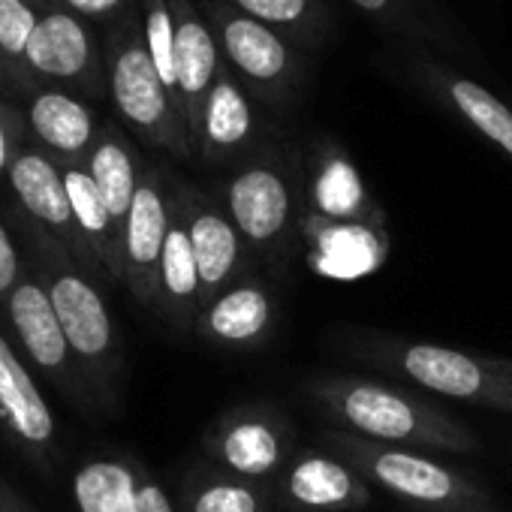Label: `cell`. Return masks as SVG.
<instances>
[{"mask_svg":"<svg viewBox=\"0 0 512 512\" xmlns=\"http://www.w3.org/2000/svg\"><path fill=\"white\" fill-rule=\"evenodd\" d=\"M4 217L10 220L22 244L31 275L52 299V308L64 326V335L94 395L97 410L115 413L121 407L124 350L106 296L97 287V278H91L64 244H58L49 232L28 220L16 205H7Z\"/></svg>","mask_w":512,"mask_h":512,"instance_id":"6da1fadb","label":"cell"},{"mask_svg":"<svg viewBox=\"0 0 512 512\" xmlns=\"http://www.w3.org/2000/svg\"><path fill=\"white\" fill-rule=\"evenodd\" d=\"M308 401L338 431L407 449H434L470 455L479 449L473 428L425 401L413 389L368 377L326 374L305 383Z\"/></svg>","mask_w":512,"mask_h":512,"instance_id":"7a4b0ae2","label":"cell"},{"mask_svg":"<svg viewBox=\"0 0 512 512\" xmlns=\"http://www.w3.org/2000/svg\"><path fill=\"white\" fill-rule=\"evenodd\" d=\"M220 202L244 235L256 263L272 275H287L302 244L305 163L275 139H263L250 157L229 169Z\"/></svg>","mask_w":512,"mask_h":512,"instance_id":"3957f363","label":"cell"},{"mask_svg":"<svg viewBox=\"0 0 512 512\" xmlns=\"http://www.w3.org/2000/svg\"><path fill=\"white\" fill-rule=\"evenodd\" d=\"M320 437L323 446L353 464L368 485L422 512H491V494L482 482L419 449L374 443L338 428H326Z\"/></svg>","mask_w":512,"mask_h":512,"instance_id":"277c9868","label":"cell"},{"mask_svg":"<svg viewBox=\"0 0 512 512\" xmlns=\"http://www.w3.org/2000/svg\"><path fill=\"white\" fill-rule=\"evenodd\" d=\"M103 52H106V88L118 118L148 148L166 151L175 160H196L181 109L166 91L148 55L139 7L130 10L115 25H109L103 37Z\"/></svg>","mask_w":512,"mask_h":512,"instance_id":"5b68a950","label":"cell"},{"mask_svg":"<svg viewBox=\"0 0 512 512\" xmlns=\"http://www.w3.org/2000/svg\"><path fill=\"white\" fill-rule=\"evenodd\" d=\"M196 4L217 37L223 64L247 94L269 109H293L311 76L308 52L238 13L226 0H196Z\"/></svg>","mask_w":512,"mask_h":512,"instance_id":"8992f818","label":"cell"},{"mask_svg":"<svg viewBox=\"0 0 512 512\" xmlns=\"http://www.w3.org/2000/svg\"><path fill=\"white\" fill-rule=\"evenodd\" d=\"M350 353L431 395L491 407L512 416V398L494 374V359L392 335H362L350 341Z\"/></svg>","mask_w":512,"mask_h":512,"instance_id":"52a82bcc","label":"cell"},{"mask_svg":"<svg viewBox=\"0 0 512 512\" xmlns=\"http://www.w3.org/2000/svg\"><path fill=\"white\" fill-rule=\"evenodd\" d=\"M4 320L16 338L19 353L25 356V362L46 377V383H52L76 410L91 413L97 410L94 395L76 365V356L70 350V341L64 335V326L52 308L49 293L43 290V284L31 275L19 281V287L13 290V296L4 305Z\"/></svg>","mask_w":512,"mask_h":512,"instance_id":"ba28073f","label":"cell"},{"mask_svg":"<svg viewBox=\"0 0 512 512\" xmlns=\"http://www.w3.org/2000/svg\"><path fill=\"white\" fill-rule=\"evenodd\" d=\"M28 73L37 88H67L91 100L109 94L103 40L94 34L91 22L70 13L58 0L40 16L28 46Z\"/></svg>","mask_w":512,"mask_h":512,"instance_id":"9c48e42d","label":"cell"},{"mask_svg":"<svg viewBox=\"0 0 512 512\" xmlns=\"http://www.w3.org/2000/svg\"><path fill=\"white\" fill-rule=\"evenodd\" d=\"M205 455L214 467L241 479H278L293 455V428L284 413L269 404H244L226 410L205 431Z\"/></svg>","mask_w":512,"mask_h":512,"instance_id":"30bf717a","label":"cell"},{"mask_svg":"<svg viewBox=\"0 0 512 512\" xmlns=\"http://www.w3.org/2000/svg\"><path fill=\"white\" fill-rule=\"evenodd\" d=\"M0 437L34 470L55 473L61 464V431L34 368L0 332Z\"/></svg>","mask_w":512,"mask_h":512,"instance_id":"8fae6325","label":"cell"},{"mask_svg":"<svg viewBox=\"0 0 512 512\" xmlns=\"http://www.w3.org/2000/svg\"><path fill=\"white\" fill-rule=\"evenodd\" d=\"M175 190L184 205L196 272H199V299L205 308L211 299H217L241 278L260 272L256 269L260 263H256L244 235L238 232L229 211L223 208L220 196L184 181L181 175H175Z\"/></svg>","mask_w":512,"mask_h":512,"instance_id":"7c38bea8","label":"cell"},{"mask_svg":"<svg viewBox=\"0 0 512 512\" xmlns=\"http://www.w3.org/2000/svg\"><path fill=\"white\" fill-rule=\"evenodd\" d=\"M7 187L13 193V205L28 220H34L43 232H49L58 244H64L73 253V260L91 278L112 284L109 272L97 260V253L88 247L85 235L79 232V223L73 217V205L67 196V184H64V166L55 157H49L34 142H28L10 169Z\"/></svg>","mask_w":512,"mask_h":512,"instance_id":"4fadbf2b","label":"cell"},{"mask_svg":"<svg viewBox=\"0 0 512 512\" xmlns=\"http://www.w3.org/2000/svg\"><path fill=\"white\" fill-rule=\"evenodd\" d=\"M398 52L407 76L419 85V91H425L434 103L449 109L458 121H464L473 133H479L512 160V109L494 91L458 73L431 49L398 43Z\"/></svg>","mask_w":512,"mask_h":512,"instance_id":"5bb4252c","label":"cell"},{"mask_svg":"<svg viewBox=\"0 0 512 512\" xmlns=\"http://www.w3.org/2000/svg\"><path fill=\"white\" fill-rule=\"evenodd\" d=\"M169 175L172 169L145 163L124 226V287L154 314L160 305V260L172 220Z\"/></svg>","mask_w":512,"mask_h":512,"instance_id":"9a60e30c","label":"cell"},{"mask_svg":"<svg viewBox=\"0 0 512 512\" xmlns=\"http://www.w3.org/2000/svg\"><path fill=\"white\" fill-rule=\"evenodd\" d=\"M76 512H175L166 485L127 452L85 458L70 479Z\"/></svg>","mask_w":512,"mask_h":512,"instance_id":"2e32d148","label":"cell"},{"mask_svg":"<svg viewBox=\"0 0 512 512\" xmlns=\"http://www.w3.org/2000/svg\"><path fill=\"white\" fill-rule=\"evenodd\" d=\"M278 320V290L260 272H253L199 311L193 335L208 347L244 353L266 347L278 329Z\"/></svg>","mask_w":512,"mask_h":512,"instance_id":"e0dca14e","label":"cell"},{"mask_svg":"<svg viewBox=\"0 0 512 512\" xmlns=\"http://www.w3.org/2000/svg\"><path fill=\"white\" fill-rule=\"evenodd\" d=\"M253 103L256 100L247 94V88L223 64L199 121V136L193 148L199 163L211 169H232L263 145L266 133L260 130Z\"/></svg>","mask_w":512,"mask_h":512,"instance_id":"ac0fdd59","label":"cell"},{"mask_svg":"<svg viewBox=\"0 0 512 512\" xmlns=\"http://www.w3.org/2000/svg\"><path fill=\"white\" fill-rule=\"evenodd\" d=\"M275 494L305 512H359L371 503L365 476L329 449L299 452L275 479Z\"/></svg>","mask_w":512,"mask_h":512,"instance_id":"d6986e66","label":"cell"},{"mask_svg":"<svg viewBox=\"0 0 512 512\" xmlns=\"http://www.w3.org/2000/svg\"><path fill=\"white\" fill-rule=\"evenodd\" d=\"M305 217L332 223H386L380 205L371 199L365 178L347 157V151L323 139L314 145L305 163Z\"/></svg>","mask_w":512,"mask_h":512,"instance_id":"ffe728a7","label":"cell"},{"mask_svg":"<svg viewBox=\"0 0 512 512\" xmlns=\"http://www.w3.org/2000/svg\"><path fill=\"white\" fill-rule=\"evenodd\" d=\"M175 19V76H178V109L196 148L199 121L205 100L220 76L223 58L211 25L205 22L196 0H169ZM196 157V154H193Z\"/></svg>","mask_w":512,"mask_h":512,"instance_id":"44dd1931","label":"cell"},{"mask_svg":"<svg viewBox=\"0 0 512 512\" xmlns=\"http://www.w3.org/2000/svg\"><path fill=\"white\" fill-rule=\"evenodd\" d=\"M22 112L31 142L61 166L85 163L103 127L85 97L52 85L34 88L22 100Z\"/></svg>","mask_w":512,"mask_h":512,"instance_id":"7402d4cb","label":"cell"},{"mask_svg":"<svg viewBox=\"0 0 512 512\" xmlns=\"http://www.w3.org/2000/svg\"><path fill=\"white\" fill-rule=\"evenodd\" d=\"M302 244L311 269L338 281L371 275L389 256L386 223H332L302 214Z\"/></svg>","mask_w":512,"mask_h":512,"instance_id":"603a6c76","label":"cell"},{"mask_svg":"<svg viewBox=\"0 0 512 512\" xmlns=\"http://www.w3.org/2000/svg\"><path fill=\"white\" fill-rule=\"evenodd\" d=\"M169 190H172V220H169V235L160 260V305L157 314L181 335L193 332L196 317L202 311L199 299V272H196V256H193V241L184 217V205L175 190V172L169 175Z\"/></svg>","mask_w":512,"mask_h":512,"instance_id":"cb8c5ba5","label":"cell"},{"mask_svg":"<svg viewBox=\"0 0 512 512\" xmlns=\"http://www.w3.org/2000/svg\"><path fill=\"white\" fill-rule=\"evenodd\" d=\"M353 10L368 16L386 37L404 46H422L431 52H464L467 43L446 13L428 0H347Z\"/></svg>","mask_w":512,"mask_h":512,"instance_id":"d4e9b609","label":"cell"},{"mask_svg":"<svg viewBox=\"0 0 512 512\" xmlns=\"http://www.w3.org/2000/svg\"><path fill=\"white\" fill-rule=\"evenodd\" d=\"M118 232L124 235V226H127V214H130V205H133V196H136V187H139V178H142V169H145V160L139 157L136 145L124 136V130L112 121H106L100 127V136L85 160Z\"/></svg>","mask_w":512,"mask_h":512,"instance_id":"484cf974","label":"cell"},{"mask_svg":"<svg viewBox=\"0 0 512 512\" xmlns=\"http://www.w3.org/2000/svg\"><path fill=\"white\" fill-rule=\"evenodd\" d=\"M64 184H67V196H70L79 232L85 235L88 247L97 253V260L109 272L112 284H124V235L118 232L88 166L85 163H67L64 166Z\"/></svg>","mask_w":512,"mask_h":512,"instance_id":"4316f807","label":"cell"},{"mask_svg":"<svg viewBox=\"0 0 512 512\" xmlns=\"http://www.w3.org/2000/svg\"><path fill=\"white\" fill-rule=\"evenodd\" d=\"M226 4L281 34L302 52H317L335 31V16L326 0H226Z\"/></svg>","mask_w":512,"mask_h":512,"instance_id":"83f0119b","label":"cell"},{"mask_svg":"<svg viewBox=\"0 0 512 512\" xmlns=\"http://www.w3.org/2000/svg\"><path fill=\"white\" fill-rule=\"evenodd\" d=\"M272 500L269 482L241 479L214 464L193 470L181 485V512H269Z\"/></svg>","mask_w":512,"mask_h":512,"instance_id":"f1b7e54d","label":"cell"},{"mask_svg":"<svg viewBox=\"0 0 512 512\" xmlns=\"http://www.w3.org/2000/svg\"><path fill=\"white\" fill-rule=\"evenodd\" d=\"M43 10L25 0H0V94L22 106L37 88L28 73V46L40 25Z\"/></svg>","mask_w":512,"mask_h":512,"instance_id":"f546056e","label":"cell"},{"mask_svg":"<svg viewBox=\"0 0 512 512\" xmlns=\"http://www.w3.org/2000/svg\"><path fill=\"white\" fill-rule=\"evenodd\" d=\"M28 142H31V136H28L22 106L16 100H10L7 94H0V184H7L13 163L25 151Z\"/></svg>","mask_w":512,"mask_h":512,"instance_id":"4dcf8cb0","label":"cell"},{"mask_svg":"<svg viewBox=\"0 0 512 512\" xmlns=\"http://www.w3.org/2000/svg\"><path fill=\"white\" fill-rule=\"evenodd\" d=\"M28 275V263L22 244L10 226V220L0 214V311H4L7 299L13 296V290L19 287V281Z\"/></svg>","mask_w":512,"mask_h":512,"instance_id":"1f68e13d","label":"cell"},{"mask_svg":"<svg viewBox=\"0 0 512 512\" xmlns=\"http://www.w3.org/2000/svg\"><path fill=\"white\" fill-rule=\"evenodd\" d=\"M61 7H67L70 13L82 16L85 22H106L115 25L118 19H124L130 10L139 7V0H58Z\"/></svg>","mask_w":512,"mask_h":512,"instance_id":"d6a6232c","label":"cell"},{"mask_svg":"<svg viewBox=\"0 0 512 512\" xmlns=\"http://www.w3.org/2000/svg\"><path fill=\"white\" fill-rule=\"evenodd\" d=\"M0 512H34V506L0 476Z\"/></svg>","mask_w":512,"mask_h":512,"instance_id":"836d02e7","label":"cell"},{"mask_svg":"<svg viewBox=\"0 0 512 512\" xmlns=\"http://www.w3.org/2000/svg\"><path fill=\"white\" fill-rule=\"evenodd\" d=\"M494 374L503 383L506 395L512 398V359H494Z\"/></svg>","mask_w":512,"mask_h":512,"instance_id":"e575fe53","label":"cell"},{"mask_svg":"<svg viewBox=\"0 0 512 512\" xmlns=\"http://www.w3.org/2000/svg\"><path fill=\"white\" fill-rule=\"evenodd\" d=\"M25 4L37 7V10H46V7H52V4H55V0H25Z\"/></svg>","mask_w":512,"mask_h":512,"instance_id":"d590c367","label":"cell"}]
</instances>
